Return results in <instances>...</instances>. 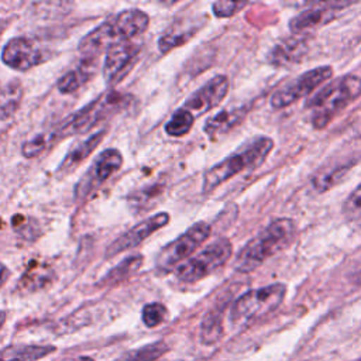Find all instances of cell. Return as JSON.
<instances>
[{
    "label": "cell",
    "mask_w": 361,
    "mask_h": 361,
    "mask_svg": "<svg viewBox=\"0 0 361 361\" xmlns=\"http://www.w3.org/2000/svg\"><path fill=\"white\" fill-rule=\"evenodd\" d=\"M189 35H192L190 32L186 31H175L173 28L169 30L168 32H165L159 39H158V48L162 54L169 52L172 48L179 47L180 44H183Z\"/></svg>",
    "instance_id": "obj_30"
},
{
    "label": "cell",
    "mask_w": 361,
    "mask_h": 361,
    "mask_svg": "<svg viewBox=\"0 0 361 361\" xmlns=\"http://www.w3.org/2000/svg\"><path fill=\"white\" fill-rule=\"evenodd\" d=\"M166 314H168V310L162 303L152 302V303H147L142 307L141 319L147 327H157L161 323H164V320L166 319Z\"/></svg>",
    "instance_id": "obj_28"
},
{
    "label": "cell",
    "mask_w": 361,
    "mask_h": 361,
    "mask_svg": "<svg viewBox=\"0 0 361 361\" xmlns=\"http://www.w3.org/2000/svg\"><path fill=\"white\" fill-rule=\"evenodd\" d=\"M168 223H169V214L166 212H159V213L140 221L138 224H135L133 228H130L128 231L121 234L117 240H114L109 245V248L106 251V257L110 258V257H114L126 250L137 247L144 240H147L151 234H154L155 231H158L159 228L166 226Z\"/></svg>",
    "instance_id": "obj_14"
},
{
    "label": "cell",
    "mask_w": 361,
    "mask_h": 361,
    "mask_svg": "<svg viewBox=\"0 0 361 361\" xmlns=\"http://www.w3.org/2000/svg\"><path fill=\"white\" fill-rule=\"evenodd\" d=\"M355 361H361V358H360V360H355Z\"/></svg>",
    "instance_id": "obj_35"
},
{
    "label": "cell",
    "mask_w": 361,
    "mask_h": 361,
    "mask_svg": "<svg viewBox=\"0 0 361 361\" xmlns=\"http://www.w3.org/2000/svg\"><path fill=\"white\" fill-rule=\"evenodd\" d=\"M123 164V157L118 149L109 148L104 149L102 154L90 165L89 171L83 175L80 182L76 185L75 196L76 199H82L93 192L99 185L107 180L116 171L120 169Z\"/></svg>",
    "instance_id": "obj_10"
},
{
    "label": "cell",
    "mask_w": 361,
    "mask_h": 361,
    "mask_svg": "<svg viewBox=\"0 0 361 361\" xmlns=\"http://www.w3.org/2000/svg\"><path fill=\"white\" fill-rule=\"evenodd\" d=\"M58 140L59 138H58V134H56L55 130L38 134V135H35L34 138H31L30 141H27L23 145V155L27 157V158L37 157L38 154H41L42 151L49 148Z\"/></svg>",
    "instance_id": "obj_26"
},
{
    "label": "cell",
    "mask_w": 361,
    "mask_h": 361,
    "mask_svg": "<svg viewBox=\"0 0 361 361\" xmlns=\"http://www.w3.org/2000/svg\"><path fill=\"white\" fill-rule=\"evenodd\" d=\"M55 351L54 345L10 344L0 348V361H39Z\"/></svg>",
    "instance_id": "obj_19"
},
{
    "label": "cell",
    "mask_w": 361,
    "mask_h": 361,
    "mask_svg": "<svg viewBox=\"0 0 361 361\" xmlns=\"http://www.w3.org/2000/svg\"><path fill=\"white\" fill-rule=\"evenodd\" d=\"M6 317H7V314H6V312L4 310H0V330H1V327L4 326V322H6Z\"/></svg>",
    "instance_id": "obj_34"
},
{
    "label": "cell",
    "mask_w": 361,
    "mask_h": 361,
    "mask_svg": "<svg viewBox=\"0 0 361 361\" xmlns=\"http://www.w3.org/2000/svg\"><path fill=\"white\" fill-rule=\"evenodd\" d=\"M245 114H247V109L243 106L226 107L204 121L203 131L210 138L226 134L230 130H233L235 126H238L245 117Z\"/></svg>",
    "instance_id": "obj_17"
},
{
    "label": "cell",
    "mask_w": 361,
    "mask_h": 361,
    "mask_svg": "<svg viewBox=\"0 0 361 361\" xmlns=\"http://www.w3.org/2000/svg\"><path fill=\"white\" fill-rule=\"evenodd\" d=\"M231 252L233 245L230 240L217 238L206 245L196 255L188 258L185 262L178 265L173 269L175 276L186 283L197 282L223 267L231 257Z\"/></svg>",
    "instance_id": "obj_6"
},
{
    "label": "cell",
    "mask_w": 361,
    "mask_h": 361,
    "mask_svg": "<svg viewBox=\"0 0 361 361\" xmlns=\"http://www.w3.org/2000/svg\"><path fill=\"white\" fill-rule=\"evenodd\" d=\"M361 96V79L344 75L330 80L305 104L314 128H324L338 113Z\"/></svg>",
    "instance_id": "obj_2"
},
{
    "label": "cell",
    "mask_w": 361,
    "mask_h": 361,
    "mask_svg": "<svg viewBox=\"0 0 361 361\" xmlns=\"http://www.w3.org/2000/svg\"><path fill=\"white\" fill-rule=\"evenodd\" d=\"M286 295V285L276 282L251 289L238 296L230 307V322L235 327H247L276 310Z\"/></svg>",
    "instance_id": "obj_4"
},
{
    "label": "cell",
    "mask_w": 361,
    "mask_h": 361,
    "mask_svg": "<svg viewBox=\"0 0 361 361\" xmlns=\"http://www.w3.org/2000/svg\"><path fill=\"white\" fill-rule=\"evenodd\" d=\"M309 37L306 34L292 35L275 44L268 54V62L274 66H286L303 59L309 51Z\"/></svg>",
    "instance_id": "obj_16"
},
{
    "label": "cell",
    "mask_w": 361,
    "mask_h": 361,
    "mask_svg": "<svg viewBox=\"0 0 361 361\" xmlns=\"http://www.w3.org/2000/svg\"><path fill=\"white\" fill-rule=\"evenodd\" d=\"M347 171L348 169L345 166H334V168H329V169H320L312 179L313 188L317 192H326V190L331 189L336 183H338Z\"/></svg>",
    "instance_id": "obj_25"
},
{
    "label": "cell",
    "mask_w": 361,
    "mask_h": 361,
    "mask_svg": "<svg viewBox=\"0 0 361 361\" xmlns=\"http://www.w3.org/2000/svg\"><path fill=\"white\" fill-rule=\"evenodd\" d=\"M350 1H329V3H313L309 8L296 14L289 21V30L295 35L307 34L312 30H316L322 25L329 24L337 17V14L347 6H351Z\"/></svg>",
    "instance_id": "obj_11"
},
{
    "label": "cell",
    "mask_w": 361,
    "mask_h": 361,
    "mask_svg": "<svg viewBox=\"0 0 361 361\" xmlns=\"http://www.w3.org/2000/svg\"><path fill=\"white\" fill-rule=\"evenodd\" d=\"M96 73V56H83V59L58 80L61 93H73L82 87Z\"/></svg>",
    "instance_id": "obj_18"
},
{
    "label": "cell",
    "mask_w": 361,
    "mask_h": 361,
    "mask_svg": "<svg viewBox=\"0 0 361 361\" xmlns=\"http://www.w3.org/2000/svg\"><path fill=\"white\" fill-rule=\"evenodd\" d=\"M131 96L124 94L116 90L107 92L97 97L96 100L86 104L83 109L76 111L68 120H65L59 127L55 128L59 138L66 137L69 134H82L87 133L100 121H104L114 113L123 110L130 104Z\"/></svg>",
    "instance_id": "obj_5"
},
{
    "label": "cell",
    "mask_w": 361,
    "mask_h": 361,
    "mask_svg": "<svg viewBox=\"0 0 361 361\" xmlns=\"http://www.w3.org/2000/svg\"><path fill=\"white\" fill-rule=\"evenodd\" d=\"M296 226L292 219L281 217L269 223L255 237H252L237 254L234 269L251 272L261 267L268 258L285 248L293 238Z\"/></svg>",
    "instance_id": "obj_1"
},
{
    "label": "cell",
    "mask_w": 361,
    "mask_h": 361,
    "mask_svg": "<svg viewBox=\"0 0 361 361\" xmlns=\"http://www.w3.org/2000/svg\"><path fill=\"white\" fill-rule=\"evenodd\" d=\"M360 128H361V121H360Z\"/></svg>",
    "instance_id": "obj_36"
},
{
    "label": "cell",
    "mask_w": 361,
    "mask_h": 361,
    "mask_svg": "<svg viewBox=\"0 0 361 361\" xmlns=\"http://www.w3.org/2000/svg\"><path fill=\"white\" fill-rule=\"evenodd\" d=\"M117 42L131 41L142 34L149 25V17L138 8H128L107 20Z\"/></svg>",
    "instance_id": "obj_15"
},
{
    "label": "cell",
    "mask_w": 361,
    "mask_h": 361,
    "mask_svg": "<svg viewBox=\"0 0 361 361\" xmlns=\"http://www.w3.org/2000/svg\"><path fill=\"white\" fill-rule=\"evenodd\" d=\"M230 87L228 78L226 75H216L197 90H195L183 103V109L190 111L195 117L212 110L227 96Z\"/></svg>",
    "instance_id": "obj_13"
},
{
    "label": "cell",
    "mask_w": 361,
    "mask_h": 361,
    "mask_svg": "<svg viewBox=\"0 0 361 361\" xmlns=\"http://www.w3.org/2000/svg\"><path fill=\"white\" fill-rule=\"evenodd\" d=\"M212 227L206 221L192 224L178 238L166 244L157 255L155 267L161 274L173 271L178 265L185 262L210 235Z\"/></svg>",
    "instance_id": "obj_7"
},
{
    "label": "cell",
    "mask_w": 361,
    "mask_h": 361,
    "mask_svg": "<svg viewBox=\"0 0 361 361\" xmlns=\"http://www.w3.org/2000/svg\"><path fill=\"white\" fill-rule=\"evenodd\" d=\"M195 121V116L183 107H179L165 124V133L171 137L186 135Z\"/></svg>",
    "instance_id": "obj_22"
},
{
    "label": "cell",
    "mask_w": 361,
    "mask_h": 361,
    "mask_svg": "<svg viewBox=\"0 0 361 361\" xmlns=\"http://www.w3.org/2000/svg\"><path fill=\"white\" fill-rule=\"evenodd\" d=\"M1 59L16 71H28L42 63L47 59V52L34 39L17 37L4 45Z\"/></svg>",
    "instance_id": "obj_12"
},
{
    "label": "cell",
    "mask_w": 361,
    "mask_h": 361,
    "mask_svg": "<svg viewBox=\"0 0 361 361\" xmlns=\"http://www.w3.org/2000/svg\"><path fill=\"white\" fill-rule=\"evenodd\" d=\"M65 361H94V360L89 355H78V357H72V358L65 360Z\"/></svg>",
    "instance_id": "obj_33"
},
{
    "label": "cell",
    "mask_w": 361,
    "mask_h": 361,
    "mask_svg": "<svg viewBox=\"0 0 361 361\" xmlns=\"http://www.w3.org/2000/svg\"><path fill=\"white\" fill-rule=\"evenodd\" d=\"M343 214L348 220H360L361 219V183L344 200Z\"/></svg>",
    "instance_id": "obj_29"
},
{
    "label": "cell",
    "mask_w": 361,
    "mask_h": 361,
    "mask_svg": "<svg viewBox=\"0 0 361 361\" xmlns=\"http://www.w3.org/2000/svg\"><path fill=\"white\" fill-rule=\"evenodd\" d=\"M247 3L245 1H227V0H219L212 4L213 14L217 18H227L234 16L240 8H243Z\"/></svg>",
    "instance_id": "obj_31"
},
{
    "label": "cell",
    "mask_w": 361,
    "mask_h": 361,
    "mask_svg": "<svg viewBox=\"0 0 361 361\" xmlns=\"http://www.w3.org/2000/svg\"><path fill=\"white\" fill-rule=\"evenodd\" d=\"M223 334L221 314L219 312H207L200 327V340L206 345H212L220 340Z\"/></svg>",
    "instance_id": "obj_24"
},
{
    "label": "cell",
    "mask_w": 361,
    "mask_h": 361,
    "mask_svg": "<svg viewBox=\"0 0 361 361\" xmlns=\"http://www.w3.org/2000/svg\"><path fill=\"white\" fill-rule=\"evenodd\" d=\"M331 75L333 69L329 65L316 66L310 71L300 73L299 76L286 82L283 86H281L272 93L269 99L271 107L275 110H281L293 104L296 100L313 93L314 89L327 79H330Z\"/></svg>",
    "instance_id": "obj_8"
},
{
    "label": "cell",
    "mask_w": 361,
    "mask_h": 361,
    "mask_svg": "<svg viewBox=\"0 0 361 361\" xmlns=\"http://www.w3.org/2000/svg\"><path fill=\"white\" fill-rule=\"evenodd\" d=\"M23 97V87L18 80L0 83V120H6L18 109Z\"/></svg>",
    "instance_id": "obj_21"
},
{
    "label": "cell",
    "mask_w": 361,
    "mask_h": 361,
    "mask_svg": "<svg viewBox=\"0 0 361 361\" xmlns=\"http://www.w3.org/2000/svg\"><path fill=\"white\" fill-rule=\"evenodd\" d=\"M272 148H274V140L269 137L261 135L251 140L243 148L237 149L235 152L228 155L226 159L220 161L219 164H216L214 166H212L209 171L204 172L202 190L204 193H210L219 185L224 183L230 178L244 171L257 169L265 162Z\"/></svg>",
    "instance_id": "obj_3"
},
{
    "label": "cell",
    "mask_w": 361,
    "mask_h": 361,
    "mask_svg": "<svg viewBox=\"0 0 361 361\" xmlns=\"http://www.w3.org/2000/svg\"><path fill=\"white\" fill-rule=\"evenodd\" d=\"M140 55V45L133 41H120L106 51L103 75L106 83L113 86L121 82L135 65Z\"/></svg>",
    "instance_id": "obj_9"
},
{
    "label": "cell",
    "mask_w": 361,
    "mask_h": 361,
    "mask_svg": "<svg viewBox=\"0 0 361 361\" xmlns=\"http://www.w3.org/2000/svg\"><path fill=\"white\" fill-rule=\"evenodd\" d=\"M7 276H8V269L3 264H0V286L4 283Z\"/></svg>",
    "instance_id": "obj_32"
},
{
    "label": "cell",
    "mask_w": 361,
    "mask_h": 361,
    "mask_svg": "<svg viewBox=\"0 0 361 361\" xmlns=\"http://www.w3.org/2000/svg\"><path fill=\"white\" fill-rule=\"evenodd\" d=\"M142 264V255L135 254L131 257H127L124 261H121L117 267H114L104 278V282H117L137 271Z\"/></svg>",
    "instance_id": "obj_27"
},
{
    "label": "cell",
    "mask_w": 361,
    "mask_h": 361,
    "mask_svg": "<svg viewBox=\"0 0 361 361\" xmlns=\"http://www.w3.org/2000/svg\"><path fill=\"white\" fill-rule=\"evenodd\" d=\"M104 135V131H97L94 134H92L90 137H87L86 140H83L82 142H79L78 145H75L69 154L65 157L63 162L59 166L61 172H71L73 171L82 161H85L92 152L93 149L97 147V144L102 141Z\"/></svg>",
    "instance_id": "obj_20"
},
{
    "label": "cell",
    "mask_w": 361,
    "mask_h": 361,
    "mask_svg": "<svg viewBox=\"0 0 361 361\" xmlns=\"http://www.w3.org/2000/svg\"><path fill=\"white\" fill-rule=\"evenodd\" d=\"M166 351H168V345L164 341H157V343H151L144 347H140L137 350H131L123 354L116 361H155Z\"/></svg>",
    "instance_id": "obj_23"
}]
</instances>
